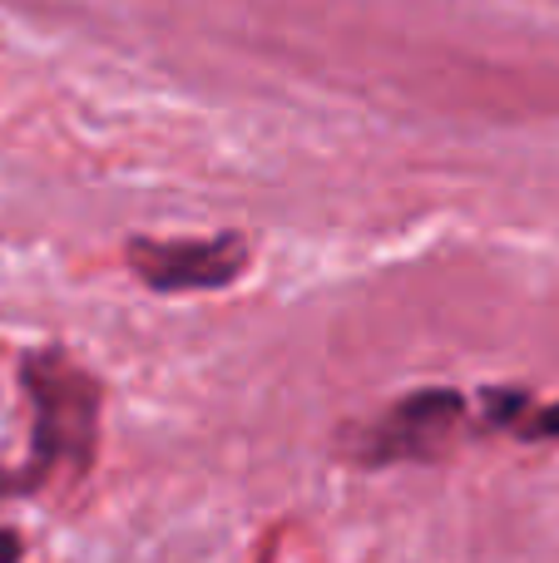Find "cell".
Segmentation results:
<instances>
[{
    "label": "cell",
    "mask_w": 559,
    "mask_h": 563,
    "mask_svg": "<svg viewBox=\"0 0 559 563\" xmlns=\"http://www.w3.org/2000/svg\"><path fill=\"white\" fill-rule=\"evenodd\" d=\"M20 386L35 406V435H30L25 465L0 475L6 499L35 495L55 475H89L99 440V380L75 366L65 351H30L20 361Z\"/></svg>",
    "instance_id": "cell-1"
},
{
    "label": "cell",
    "mask_w": 559,
    "mask_h": 563,
    "mask_svg": "<svg viewBox=\"0 0 559 563\" xmlns=\"http://www.w3.org/2000/svg\"><path fill=\"white\" fill-rule=\"evenodd\" d=\"M129 273L158 297L174 291H218L248 267V243L238 233L218 238H129Z\"/></svg>",
    "instance_id": "cell-2"
},
{
    "label": "cell",
    "mask_w": 559,
    "mask_h": 563,
    "mask_svg": "<svg viewBox=\"0 0 559 563\" xmlns=\"http://www.w3.org/2000/svg\"><path fill=\"white\" fill-rule=\"evenodd\" d=\"M465 420L461 390H412L372 426L352 430V460L362 465H396V460H436Z\"/></svg>",
    "instance_id": "cell-3"
},
{
    "label": "cell",
    "mask_w": 559,
    "mask_h": 563,
    "mask_svg": "<svg viewBox=\"0 0 559 563\" xmlns=\"http://www.w3.org/2000/svg\"><path fill=\"white\" fill-rule=\"evenodd\" d=\"M520 435L525 440H559V406L530 410V416L520 420Z\"/></svg>",
    "instance_id": "cell-4"
}]
</instances>
